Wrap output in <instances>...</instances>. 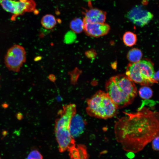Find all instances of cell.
Wrapping results in <instances>:
<instances>
[{"label":"cell","mask_w":159,"mask_h":159,"mask_svg":"<svg viewBox=\"0 0 159 159\" xmlns=\"http://www.w3.org/2000/svg\"><path fill=\"white\" fill-rule=\"evenodd\" d=\"M17 117L18 119H21L22 118V115L20 113H19L17 115Z\"/></svg>","instance_id":"cell-23"},{"label":"cell","mask_w":159,"mask_h":159,"mask_svg":"<svg viewBox=\"0 0 159 159\" xmlns=\"http://www.w3.org/2000/svg\"><path fill=\"white\" fill-rule=\"evenodd\" d=\"M84 23L83 30L87 35L92 37H98L105 35L110 29V26L105 23L84 22Z\"/></svg>","instance_id":"cell-8"},{"label":"cell","mask_w":159,"mask_h":159,"mask_svg":"<svg viewBox=\"0 0 159 159\" xmlns=\"http://www.w3.org/2000/svg\"><path fill=\"white\" fill-rule=\"evenodd\" d=\"M155 73L152 63L148 60L143 59L129 64L126 68V75L134 82L148 86L158 83L154 78Z\"/></svg>","instance_id":"cell-5"},{"label":"cell","mask_w":159,"mask_h":159,"mask_svg":"<svg viewBox=\"0 0 159 159\" xmlns=\"http://www.w3.org/2000/svg\"><path fill=\"white\" fill-rule=\"evenodd\" d=\"M84 0L85 1H90V0Z\"/></svg>","instance_id":"cell-25"},{"label":"cell","mask_w":159,"mask_h":159,"mask_svg":"<svg viewBox=\"0 0 159 159\" xmlns=\"http://www.w3.org/2000/svg\"><path fill=\"white\" fill-rule=\"evenodd\" d=\"M41 23L45 28L51 29L53 28L56 24L57 20L53 15L47 14L42 17Z\"/></svg>","instance_id":"cell-12"},{"label":"cell","mask_w":159,"mask_h":159,"mask_svg":"<svg viewBox=\"0 0 159 159\" xmlns=\"http://www.w3.org/2000/svg\"><path fill=\"white\" fill-rule=\"evenodd\" d=\"M143 56L141 50L137 48L131 49L127 54V58L131 63L137 62L141 60Z\"/></svg>","instance_id":"cell-13"},{"label":"cell","mask_w":159,"mask_h":159,"mask_svg":"<svg viewBox=\"0 0 159 159\" xmlns=\"http://www.w3.org/2000/svg\"><path fill=\"white\" fill-rule=\"evenodd\" d=\"M106 93L118 108L131 104L137 94L134 82L126 75L113 76L106 83Z\"/></svg>","instance_id":"cell-2"},{"label":"cell","mask_w":159,"mask_h":159,"mask_svg":"<svg viewBox=\"0 0 159 159\" xmlns=\"http://www.w3.org/2000/svg\"><path fill=\"white\" fill-rule=\"evenodd\" d=\"M76 106L70 104L64 105L56 121L55 132L60 152L63 153L75 146V141L69 131L71 120L76 114Z\"/></svg>","instance_id":"cell-3"},{"label":"cell","mask_w":159,"mask_h":159,"mask_svg":"<svg viewBox=\"0 0 159 159\" xmlns=\"http://www.w3.org/2000/svg\"><path fill=\"white\" fill-rule=\"evenodd\" d=\"M86 56L90 59H94L97 53L94 50L91 49L86 52L85 53Z\"/></svg>","instance_id":"cell-21"},{"label":"cell","mask_w":159,"mask_h":159,"mask_svg":"<svg viewBox=\"0 0 159 159\" xmlns=\"http://www.w3.org/2000/svg\"><path fill=\"white\" fill-rule=\"evenodd\" d=\"M139 94L142 99L146 100L152 97L153 91L152 89L148 86H143L140 88Z\"/></svg>","instance_id":"cell-16"},{"label":"cell","mask_w":159,"mask_h":159,"mask_svg":"<svg viewBox=\"0 0 159 159\" xmlns=\"http://www.w3.org/2000/svg\"><path fill=\"white\" fill-rule=\"evenodd\" d=\"M69 155L70 159H79V154L78 148L75 146L69 149Z\"/></svg>","instance_id":"cell-18"},{"label":"cell","mask_w":159,"mask_h":159,"mask_svg":"<svg viewBox=\"0 0 159 159\" xmlns=\"http://www.w3.org/2000/svg\"><path fill=\"white\" fill-rule=\"evenodd\" d=\"M154 78L158 82H159V70H158L155 73Z\"/></svg>","instance_id":"cell-22"},{"label":"cell","mask_w":159,"mask_h":159,"mask_svg":"<svg viewBox=\"0 0 159 159\" xmlns=\"http://www.w3.org/2000/svg\"><path fill=\"white\" fill-rule=\"evenodd\" d=\"M84 14V22L104 23L106 19V12L96 8L86 10Z\"/></svg>","instance_id":"cell-9"},{"label":"cell","mask_w":159,"mask_h":159,"mask_svg":"<svg viewBox=\"0 0 159 159\" xmlns=\"http://www.w3.org/2000/svg\"><path fill=\"white\" fill-rule=\"evenodd\" d=\"M122 40L126 46L132 47L136 44L137 41V36L133 32L127 31L123 34Z\"/></svg>","instance_id":"cell-14"},{"label":"cell","mask_w":159,"mask_h":159,"mask_svg":"<svg viewBox=\"0 0 159 159\" xmlns=\"http://www.w3.org/2000/svg\"><path fill=\"white\" fill-rule=\"evenodd\" d=\"M19 1L12 0H0V4L3 9L7 12L12 13L14 15L12 20H14L17 16Z\"/></svg>","instance_id":"cell-11"},{"label":"cell","mask_w":159,"mask_h":159,"mask_svg":"<svg viewBox=\"0 0 159 159\" xmlns=\"http://www.w3.org/2000/svg\"><path fill=\"white\" fill-rule=\"evenodd\" d=\"M4 63L10 70L19 72L26 60V52L22 46L15 44L8 50L4 57Z\"/></svg>","instance_id":"cell-6"},{"label":"cell","mask_w":159,"mask_h":159,"mask_svg":"<svg viewBox=\"0 0 159 159\" xmlns=\"http://www.w3.org/2000/svg\"><path fill=\"white\" fill-rule=\"evenodd\" d=\"M69 26L71 30L74 33H80L84 30L83 20L79 18H76L72 20Z\"/></svg>","instance_id":"cell-15"},{"label":"cell","mask_w":159,"mask_h":159,"mask_svg":"<svg viewBox=\"0 0 159 159\" xmlns=\"http://www.w3.org/2000/svg\"><path fill=\"white\" fill-rule=\"evenodd\" d=\"M86 110L90 116L106 119L116 114L117 107L106 92L100 90L87 100Z\"/></svg>","instance_id":"cell-4"},{"label":"cell","mask_w":159,"mask_h":159,"mask_svg":"<svg viewBox=\"0 0 159 159\" xmlns=\"http://www.w3.org/2000/svg\"><path fill=\"white\" fill-rule=\"evenodd\" d=\"M114 126L116 139L125 151L137 153L159 137V113L143 107L134 113L124 112Z\"/></svg>","instance_id":"cell-1"},{"label":"cell","mask_w":159,"mask_h":159,"mask_svg":"<svg viewBox=\"0 0 159 159\" xmlns=\"http://www.w3.org/2000/svg\"><path fill=\"white\" fill-rule=\"evenodd\" d=\"M152 147L154 150L159 151V137H156L152 140Z\"/></svg>","instance_id":"cell-20"},{"label":"cell","mask_w":159,"mask_h":159,"mask_svg":"<svg viewBox=\"0 0 159 159\" xmlns=\"http://www.w3.org/2000/svg\"><path fill=\"white\" fill-rule=\"evenodd\" d=\"M77 147L79 152V159H88V155L85 146L83 145L79 144Z\"/></svg>","instance_id":"cell-17"},{"label":"cell","mask_w":159,"mask_h":159,"mask_svg":"<svg viewBox=\"0 0 159 159\" xmlns=\"http://www.w3.org/2000/svg\"><path fill=\"white\" fill-rule=\"evenodd\" d=\"M27 0H19V1L23 2H25Z\"/></svg>","instance_id":"cell-24"},{"label":"cell","mask_w":159,"mask_h":159,"mask_svg":"<svg viewBox=\"0 0 159 159\" xmlns=\"http://www.w3.org/2000/svg\"><path fill=\"white\" fill-rule=\"evenodd\" d=\"M127 17L134 24L143 27L149 23L153 19V15L150 12L138 6L128 12Z\"/></svg>","instance_id":"cell-7"},{"label":"cell","mask_w":159,"mask_h":159,"mask_svg":"<svg viewBox=\"0 0 159 159\" xmlns=\"http://www.w3.org/2000/svg\"></svg>","instance_id":"cell-26"},{"label":"cell","mask_w":159,"mask_h":159,"mask_svg":"<svg viewBox=\"0 0 159 159\" xmlns=\"http://www.w3.org/2000/svg\"><path fill=\"white\" fill-rule=\"evenodd\" d=\"M85 124V121L80 115L75 114L72 117L70 122L69 131L73 138L78 137L82 133Z\"/></svg>","instance_id":"cell-10"},{"label":"cell","mask_w":159,"mask_h":159,"mask_svg":"<svg viewBox=\"0 0 159 159\" xmlns=\"http://www.w3.org/2000/svg\"><path fill=\"white\" fill-rule=\"evenodd\" d=\"M43 156L37 150L31 151L26 159H43Z\"/></svg>","instance_id":"cell-19"}]
</instances>
